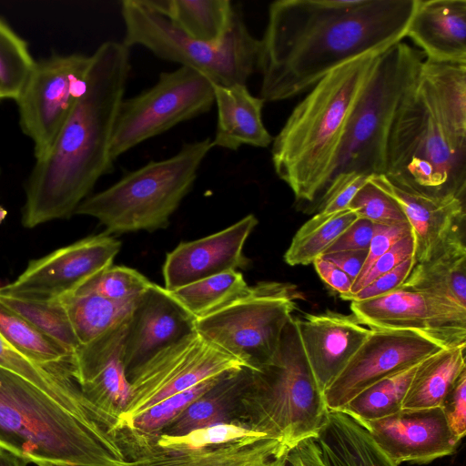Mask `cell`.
<instances>
[{
	"mask_svg": "<svg viewBox=\"0 0 466 466\" xmlns=\"http://www.w3.org/2000/svg\"><path fill=\"white\" fill-rule=\"evenodd\" d=\"M418 0H278L259 39V97L278 102L330 71L406 37Z\"/></svg>",
	"mask_w": 466,
	"mask_h": 466,
	"instance_id": "cell-1",
	"label": "cell"
},
{
	"mask_svg": "<svg viewBox=\"0 0 466 466\" xmlns=\"http://www.w3.org/2000/svg\"><path fill=\"white\" fill-rule=\"evenodd\" d=\"M90 56L82 94L26 182L25 228L75 215L98 179L113 170L111 139L130 73L129 48L107 41Z\"/></svg>",
	"mask_w": 466,
	"mask_h": 466,
	"instance_id": "cell-2",
	"label": "cell"
},
{
	"mask_svg": "<svg viewBox=\"0 0 466 466\" xmlns=\"http://www.w3.org/2000/svg\"><path fill=\"white\" fill-rule=\"evenodd\" d=\"M383 175L402 188L464 198L466 64L424 58L395 115Z\"/></svg>",
	"mask_w": 466,
	"mask_h": 466,
	"instance_id": "cell-3",
	"label": "cell"
},
{
	"mask_svg": "<svg viewBox=\"0 0 466 466\" xmlns=\"http://www.w3.org/2000/svg\"><path fill=\"white\" fill-rule=\"evenodd\" d=\"M380 54L362 55L330 71L273 137V168L298 202H314L332 179L350 118Z\"/></svg>",
	"mask_w": 466,
	"mask_h": 466,
	"instance_id": "cell-4",
	"label": "cell"
},
{
	"mask_svg": "<svg viewBox=\"0 0 466 466\" xmlns=\"http://www.w3.org/2000/svg\"><path fill=\"white\" fill-rule=\"evenodd\" d=\"M0 448L37 466H132L108 428L1 367Z\"/></svg>",
	"mask_w": 466,
	"mask_h": 466,
	"instance_id": "cell-5",
	"label": "cell"
},
{
	"mask_svg": "<svg viewBox=\"0 0 466 466\" xmlns=\"http://www.w3.org/2000/svg\"><path fill=\"white\" fill-rule=\"evenodd\" d=\"M212 148L210 137L186 143L172 157L152 160L88 196L75 215L96 218L108 235L166 228Z\"/></svg>",
	"mask_w": 466,
	"mask_h": 466,
	"instance_id": "cell-6",
	"label": "cell"
},
{
	"mask_svg": "<svg viewBox=\"0 0 466 466\" xmlns=\"http://www.w3.org/2000/svg\"><path fill=\"white\" fill-rule=\"evenodd\" d=\"M252 428L289 448L316 437L329 412L303 351L294 318L287 322L273 360L251 370L246 387Z\"/></svg>",
	"mask_w": 466,
	"mask_h": 466,
	"instance_id": "cell-7",
	"label": "cell"
},
{
	"mask_svg": "<svg viewBox=\"0 0 466 466\" xmlns=\"http://www.w3.org/2000/svg\"><path fill=\"white\" fill-rule=\"evenodd\" d=\"M120 12L122 43L128 48L143 46L160 59L200 72L215 85H246L258 70L260 41L249 32L238 6L230 31L218 43L185 35L146 0L122 1Z\"/></svg>",
	"mask_w": 466,
	"mask_h": 466,
	"instance_id": "cell-8",
	"label": "cell"
},
{
	"mask_svg": "<svg viewBox=\"0 0 466 466\" xmlns=\"http://www.w3.org/2000/svg\"><path fill=\"white\" fill-rule=\"evenodd\" d=\"M424 58L403 41L380 55L350 118L332 179L346 173L383 175L395 115Z\"/></svg>",
	"mask_w": 466,
	"mask_h": 466,
	"instance_id": "cell-9",
	"label": "cell"
},
{
	"mask_svg": "<svg viewBox=\"0 0 466 466\" xmlns=\"http://www.w3.org/2000/svg\"><path fill=\"white\" fill-rule=\"evenodd\" d=\"M300 297L291 284L262 281L245 296L197 319L196 330L245 367L258 370L273 360Z\"/></svg>",
	"mask_w": 466,
	"mask_h": 466,
	"instance_id": "cell-10",
	"label": "cell"
},
{
	"mask_svg": "<svg viewBox=\"0 0 466 466\" xmlns=\"http://www.w3.org/2000/svg\"><path fill=\"white\" fill-rule=\"evenodd\" d=\"M214 104V84L205 75L187 66L162 72L153 86L121 102L111 139L112 160L208 112Z\"/></svg>",
	"mask_w": 466,
	"mask_h": 466,
	"instance_id": "cell-11",
	"label": "cell"
},
{
	"mask_svg": "<svg viewBox=\"0 0 466 466\" xmlns=\"http://www.w3.org/2000/svg\"><path fill=\"white\" fill-rule=\"evenodd\" d=\"M244 368L239 360L196 330L159 350L131 372V399L117 415L114 430L127 429L137 416L174 394Z\"/></svg>",
	"mask_w": 466,
	"mask_h": 466,
	"instance_id": "cell-12",
	"label": "cell"
},
{
	"mask_svg": "<svg viewBox=\"0 0 466 466\" xmlns=\"http://www.w3.org/2000/svg\"><path fill=\"white\" fill-rule=\"evenodd\" d=\"M91 56H53L35 63L18 98L19 122L35 159L52 147L85 87Z\"/></svg>",
	"mask_w": 466,
	"mask_h": 466,
	"instance_id": "cell-13",
	"label": "cell"
},
{
	"mask_svg": "<svg viewBox=\"0 0 466 466\" xmlns=\"http://www.w3.org/2000/svg\"><path fill=\"white\" fill-rule=\"evenodd\" d=\"M350 302L355 319L370 329L414 331L443 348L466 344V309L434 295L400 286Z\"/></svg>",
	"mask_w": 466,
	"mask_h": 466,
	"instance_id": "cell-14",
	"label": "cell"
},
{
	"mask_svg": "<svg viewBox=\"0 0 466 466\" xmlns=\"http://www.w3.org/2000/svg\"><path fill=\"white\" fill-rule=\"evenodd\" d=\"M121 243L103 233L89 236L28 262L0 294L56 300L73 293L89 279L113 265Z\"/></svg>",
	"mask_w": 466,
	"mask_h": 466,
	"instance_id": "cell-15",
	"label": "cell"
},
{
	"mask_svg": "<svg viewBox=\"0 0 466 466\" xmlns=\"http://www.w3.org/2000/svg\"><path fill=\"white\" fill-rule=\"evenodd\" d=\"M445 349L418 332L371 329L345 368L324 390L329 410H341L377 381L410 369Z\"/></svg>",
	"mask_w": 466,
	"mask_h": 466,
	"instance_id": "cell-16",
	"label": "cell"
},
{
	"mask_svg": "<svg viewBox=\"0 0 466 466\" xmlns=\"http://www.w3.org/2000/svg\"><path fill=\"white\" fill-rule=\"evenodd\" d=\"M358 422L397 465L430 463L453 454L460 442L440 407L401 410L379 420Z\"/></svg>",
	"mask_w": 466,
	"mask_h": 466,
	"instance_id": "cell-17",
	"label": "cell"
},
{
	"mask_svg": "<svg viewBox=\"0 0 466 466\" xmlns=\"http://www.w3.org/2000/svg\"><path fill=\"white\" fill-rule=\"evenodd\" d=\"M258 223L257 218L249 214L217 233L178 244L167 254L164 288L173 291L215 275L248 268L250 260L243 248Z\"/></svg>",
	"mask_w": 466,
	"mask_h": 466,
	"instance_id": "cell-18",
	"label": "cell"
},
{
	"mask_svg": "<svg viewBox=\"0 0 466 466\" xmlns=\"http://www.w3.org/2000/svg\"><path fill=\"white\" fill-rule=\"evenodd\" d=\"M127 321L80 346L70 365L71 375L85 398L116 420L131 399L124 363Z\"/></svg>",
	"mask_w": 466,
	"mask_h": 466,
	"instance_id": "cell-19",
	"label": "cell"
},
{
	"mask_svg": "<svg viewBox=\"0 0 466 466\" xmlns=\"http://www.w3.org/2000/svg\"><path fill=\"white\" fill-rule=\"evenodd\" d=\"M196 319L164 288L152 282L134 306L124 343L128 376L159 350L196 331Z\"/></svg>",
	"mask_w": 466,
	"mask_h": 466,
	"instance_id": "cell-20",
	"label": "cell"
},
{
	"mask_svg": "<svg viewBox=\"0 0 466 466\" xmlns=\"http://www.w3.org/2000/svg\"><path fill=\"white\" fill-rule=\"evenodd\" d=\"M294 321L303 351L322 392L371 332L355 317L330 310L306 314Z\"/></svg>",
	"mask_w": 466,
	"mask_h": 466,
	"instance_id": "cell-21",
	"label": "cell"
},
{
	"mask_svg": "<svg viewBox=\"0 0 466 466\" xmlns=\"http://www.w3.org/2000/svg\"><path fill=\"white\" fill-rule=\"evenodd\" d=\"M369 181L391 197L401 208L411 228L416 263L425 262L458 235L464 219V198L434 197L402 188L384 175L369 177Z\"/></svg>",
	"mask_w": 466,
	"mask_h": 466,
	"instance_id": "cell-22",
	"label": "cell"
},
{
	"mask_svg": "<svg viewBox=\"0 0 466 466\" xmlns=\"http://www.w3.org/2000/svg\"><path fill=\"white\" fill-rule=\"evenodd\" d=\"M289 447L271 437H249L196 451H168L149 444L132 466H286Z\"/></svg>",
	"mask_w": 466,
	"mask_h": 466,
	"instance_id": "cell-23",
	"label": "cell"
},
{
	"mask_svg": "<svg viewBox=\"0 0 466 466\" xmlns=\"http://www.w3.org/2000/svg\"><path fill=\"white\" fill-rule=\"evenodd\" d=\"M406 37L427 59L466 64V0H418Z\"/></svg>",
	"mask_w": 466,
	"mask_h": 466,
	"instance_id": "cell-24",
	"label": "cell"
},
{
	"mask_svg": "<svg viewBox=\"0 0 466 466\" xmlns=\"http://www.w3.org/2000/svg\"><path fill=\"white\" fill-rule=\"evenodd\" d=\"M218 119L212 146L236 151L242 146L268 147L273 137L262 119L264 100L246 85L214 84Z\"/></svg>",
	"mask_w": 466,
	"mask_h": 466,
	"instance_id": "cell-25",
	"label": "cell"
},
{
	"mask_svg": "<svg viewBox=\"0 0 466 466\" xmlns=\"http://www.w3.org/2000/svg\"><path fill=\"white\" fill-rule=\"evenodd\" d=\"M0 367L26 380L66 409L112 429L116 419L81 392L70 372V363L45 365L24 355L0 336Z\"/></svg>",
	"mask_w": 466,
	"mask_h": 466,
	"instance_id": "cell-26",
	"label": "cell"
},
{
	"mask_svg": "<svg viewBox=\"0 0 466 466\" xmlns=\"http://www.w3.org/2000/svg\"><path fill=\"white\" fill-rule=\"evenodd\" d=\"M316 441L322 466H398L357 420L329 410Z\"/></svg>",
	"mask_w": 466,
	"mask_h": 466,
	"instance_id": "cell-27",
	"label": "cell"
},
{
	"mask_svg": "<svg viewBox=\"0 0 466 466\" xmlns=\"http://www.w3.org/2000/svg\"><path fill=\"white\" fill-rule=\"evenodd\" d=\"M466 309V248L459 235L425 262L416 263L401 285Z\"/></svg>",
	"mask_w": 466,
	"mask_h": 466,
	"instance_id": "cell-28",
	"label": "cell"
},
{
	"mask_svg": "<svg viewBox=\"0 0 466 466\" xmlns=\"http://www.w3.org/2000/svg\"><path fill=\"white\" fill-rule=\"evenodd\" d=\"M185 35L220 42L230 31L237 6L228 0H146Z\"/></svg>",
	"mask_w": 466,
	"mask_h": 466,
	"instance_id": "cell-29",
	"label": "cell"
},
{
	"mask_svg": "<svg viewBox=\"0 0 466 466\" xmlns=\"http://www.w3.org/2000/svg\"><path fill=\"white\" fill-rule=\"evenodd\" d=\"M465 347L445 348L421 360L402 401V410L440 407L458 377L466 370Z\"/></svg>",
	"mask_w": 466,
	"mask_h": 466,
	"instance_id": "cell-30",
	"label": "cell"
},
{
	"mask_svg": "<svg viewBox=\"0 0 466 466\" xmlns=\"http://www.w3.org/2000/svg\"><path fill=\"white\" fill-rule=\"evenodd\" d=\"M56 300L64 305L80 346L125 323L136 305L117 304L95 293L71 294Z\"/></svg>",
	"mask_w": 466,
	"mask_h": 466,
	"instance_id": "cell-31",
	"label": "cell"
},
{
	"mask_svg": "<svg viewBox=\"0 0 466 466\" xmlns=\"http://www.w3.org/2000/svg\"><path fill=\"white\" fill-rule=\"evenodd\" d=\"M249 289L243 275L230 270L168 292L197 320L245 296Z\"/></svg>",
	"mask_w": 466,
	"mask_h": 466,
	"instance_id": "cell-32",
	"label": "cell"
},
{
	"mask_svg": "<svg viewBox=\"0 0 466 466\" xmlns=\"http://www.w3.org/2000/svg\"><path fill=\"white\" fill-rule=\"evenodd\" d=\"M357 218L350 209L331 215L317 213L296 232L284 260L290 266L311 264Z\"/></svg>",
	"mask_w": 466,
	"mask_h": 466,
	"instance_id": "cell-33",
	"label": "cell"
},
{
	"mask_svg": "<svg viewBox=\"0 0 466 466\" xmlns=\"http://www.w3.org/2000/svg\"><path fill=\"white\" fill-rule=\"evenodd\" d=\"M0 336L26 357L45 365L70 363L74 354L1 302Z\"/></svg>",
	"mask_w": 466,
	"mask_h": 466,
	"instance_id": "cell-34",
	"label": "cell"
},
{
	"mask_svg": "<svg viewBox=\"0 0 466 466\" xmlns=\"http://www.w3.org/2000/svg\"><path fill=\"white\" fill-rule=\"evenodd\" d=\"M417 365L377 381L353 397L339 411L357 421L379 420L402 410Z\"/></svg>",
	"mask_w": 466,
	"mask_h": 466,
	"instance_id": "cell-35",
	"label": "cell"
},
{
	"mask_svg": "<svg viewBox=\"0 0 466 466\" xmlns=\"http://www.w3.org/2000/svg\"><path fill=\"white\" fill-rule=\"evenodd\" d=\"M0 302L72 353L80 347L66 310L58 300L32 299L0 294Z\"/></svg>",
	"mask_w": 466,
	"mask_h": 466,
	"instance_id": "cell-36",
	"label": "cell"
},
{
	"mask_svg": "<svg viewBox=\"0 0 466 466\" xmlns=\"http://www.w3.org/2000/svg\"><path fill=\"white\" fill-rule=\"evenodd\" d=\"M35 63L27 43L0 18V99L18 98Z\"/></svg>",
	"mask_w": 466,
	"mask_h": 466,
	"instance_id": "cell-37",
	"label": "cell"
},
{
	"mask_svg": "<svg viewBox=\"0 0 466 466\" xmlns=\"http://www.w3.org/2000/svg\"><path fill=\"white\" fill-rule=\"evenodd\" d=\"M151 284L134 268L111 265L71 294L95 293L117 304L135 305Z\"/></svg>",
	"mask_w": 466,
	"mask_h": 466,
	"instance_id": "cell-38",
	"label": "cell"
},
{
	"mask_svg": "<svg viewBox=\"0 0 466 466\" xmlns=\"http://www.w3.org/2000/svg\"><path fill=\"white\" fill-rule=\"evenodd\" d=\"M238 371L224 377L211 390L190 403L163 433L180 436L193 431L226 421L224 396Z\"/></svg>",
	"mask_w": 466,
	"mask_h": 466,
	"instance_id": "cell-39",
	"label": "cell"
},
{
	"mask_svg": "<svg viewBox=\"0 0 466 466\" xmlns=\"http://www.w3.org/2000/svg\"><path fill=\"white\" fill-rule=\"evenodd\" d=\"M264 436L269 435L252 427L225 421L180 436H170L162 432L153 444L168 451H196L226 444L244 438Z\"/></svg>",
	"mask_w": 466,
	"mask_h": 466,
	"instance_id": "cell-40",
	"label": "cell"
},
{
	"mask_svg": "<svg viewBox=\"0 0 466 466\" xmlns=\"http://www.w3.org/2000/svg\"><path fill=\"white\" fill-rule=\"evenodd\" d=\"M228 374L205 380L159 401L137 416L127 429L147 434L159 431L175 420L190 403L211 390Z\"/></svg>",
	"mask_w": 466,
	"mask_h": 466,
	"instance_id": "cell-41",
	"label": "cell"
},
{
	"mask_svg": "<svg viewBox=\"0 0 466 466\" xmlns=\"http://www.w3.org/2000/svg\"><path fill=\"white\" fill-rule=\"evenodd\" d=\"M348 208L353 211L358 218L368 219L374 224L408 223L400 205L369 179L357 192Z\"/></svg>",
	"mask_w": 466,
	"mask_h": 466,
	"instance_id": "cell-42",
	"label": "cell"
},
{
	"mask_svg": "<svg viewBox=\"0 0 466 466\" xmlns=\"http://www.w3.org/2000/svg\"><path fill=\"white\" fill-rule=\"evenodd\" d=\"M369 177L346 173L335 177L321 195L318 213L331 215L349 209L357 192L367 183Z\"/></svg>",
	"mask_w": 466,
	"mask_h": 466,
	"instance_id": "cell-43",
	"label": "cell"
},
{
	"mask_svg": "<svg viewBox=\"0 0 466 466\" xmlns=\"http://www.w3.org/2000/svg\"><path fill=\"white\" fill-rule=\"evenodd\" d=\"M412 256H414V241L410 234L397 241L389 250L381 255L363 277L355 279L350 295L356 293L379 276L393 269L402 261Z\"/></svg>",
	"mask_w": 466,
	"mask_h": 466,
	"instance_id": "cell-44",
	"label": "cell"
},
{
	"mask_svg": "<svg viewBox=\"0 0 466 466\" xmlns=\"http://www.w3.org/2000/svg\"><path fill=\"white\" fill-rule=\"evenodd\" d=\"M440 408L451 433L460 441L466 433V370L451 387Z\"/></svg>",
	"mask_w": 466,
	"mask_h": 466,
	"instance_id": "cell-45",
	"label": "cell"
},
{
	"mask_svg": "<svg viewBox=\"0 0 466 466\" xmlns=\"http://www.w3.org/2000/svg\"><path fill=\"white\" fill-rule=\"evenodd\" d=\"M415 264L414 256L405 259L393 269L379 276L363 289L350 295L345 300H364L379 297L400 288L410 276Z\"/></svg>",
	"mask_w": 466,
	"mask_h": 466,
	"instance_id": "cell-46",
	"label": "cell"
},
{
	"mask_svg": "<svg viewBox=\"0 0 466 466\" xmlns=\"http://www.w3.org/2000/svg\"><path fill=\"white\" fill-rule=\"evenodd\" d=\"M411 234L409 223L396 225L374 224V231L368 249L366 261L356 279L363 277L372 264L397 241Z\"/></svg>",
	"mask_w": 466,
	"mask_h": 466,
	"instance_id": "cell-47",
	"label": "cell"
},
{
	"mask_svg": "<svg viewBox=\"0 0 466 466\" xmlns=\"http://www.w3.org/2000/svg\"><path fill=\"white\" fill-rule=\"evenodd\" d=\"M374 231V223L358 218L330 245L324 254L345 250H368Z\"/></svg>",
	"mask_w": 466,
	"mask_h": 466,
	"instance_id": "cell-48",
	"label": "cell"
},
{
	"mask_svg": "<svg viewBox=\"0 0 466 466\" xmlns=\"http://www.w3.org/2000/svg\"><path fill=\"white\" fill-rule=\"evenodd\" d=\"M312 264L322 281L337 291L341 299H345L350 294L353 281L335 264L321 256Z\"/></svg>",
	"mask_w": 466,
	"mask_h": 466,
	"instance_id": "cell-49",
	"label": "cell"
},
{
	"mask_svg": "<svg viewBox=\"0 0 466 466\" xmlns=\"http://www.w3.org/2000/svg\"><path fill=\"white\" fill-rule=\"evenodd\" d=\"M367 255L368 250H345L323 254L321 257L335 264L354 282L362 270Z\"/></svg>",
	"mask_w": 466,
	"mask_h": 466,
	"instance_id": "cell-50",
	"label": "cell"
},
{
	"mask_svg": "<svg viewBox=\"0 0 466 466\" xmlns=\"http://www.w3.org/2000/svg\"><path fill=\"white\" fill-rule=\"evenodd\" d=\"M286 466H322L314 438L303 440L290 448Z\"/></svg>",
	"mask_w": 466,
	"mask_h": 466,
	"instance_id": "cell-51",
	"label": "cell"
},
{
	"mask_svg": "<svg viewBox=\"0 0 466 466\" xmlns=\"http://www.w3.org/2000/svg\"><path fill=\"white\" fill-rule=\"evenodd\" d=\"M27 461L14 453L0 448V466H26Z\"/></svg>",
	"mask_w": 466,
	"mask_h": 466,
	"instance_id": "cell-52",
	"label": "cell"
},
{
	"mask_svg": "<svg viewBox=\"0 0 466 466\" xmlns=\"http://www.w3.org/2000/svg\"><path fill=\"white\" fill-rule=\"evenodd\" d=\"M6 211L0 207V223L4 220L5 218Z\"/></svg>",
	"mask_w": 466,
	"mask_h": 466,
	"instance_id": "cell-53",
	"label": "cell"
},
{
	"mask_svg": "<svg viewBox=\"0 0 466 466\" xmlns=\"http://www.w3.org/2000/svg\"><path fill=\"white\" fill-rule=\"evenodd\" d=\"M38 466H73V465H63V464H52V463H43Z\"/></svg>",
	"mask_w": 466,
	"mask_h": 466,
	"instance_id": "cell-54",
	"label": "cell"
}]
</instances>
